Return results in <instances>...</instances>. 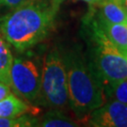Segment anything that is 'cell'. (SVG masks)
Returning <instances> with one entry per match:
<instances>
[{"mask_svg": "<svg viewBox=\"0 0 127 127\" xmlns=\"http://www.w3.org/2000/svg\"><path fill=\"white\" fill-rule=\"evenodd\" d=\"M38 126L42 127H74L77 126L75 122L64 114L60 109H52L48 111L41 121Z\"/></svg>", "mask_w": 127, "mask_h": 127, "instance_id": "cell-11", "label": "cell"}, {"mask_svg": "<svg viewBox=\"0 0 127 127\" xmlns=\"http://www.w3.org/2000/svg\"><path fill=\"white\" fill-rule=\"evenodd\" d=\"M68 78L69 105L75 117L85 122L105 101L104 84L91 62L78 49L62 54Z\"/></svg>", "mask_w": 127, "mask_h": 127, "instance_id": "cell-2", "label": "cell"}, {"mask_svg": "<svg viewBox=\"0 0 127 127\" xmlns=\"http://www.w3.org/2000/svg\"><path fill=\"white\" fill-rule=\"evenodd\" d=\"M41 70L30 59H13L10 68V87L14 93L28 103H38L41 95Z\"/></svg>", "mask_w": 127, "mask_h": 127, "instance_id": "cell-5", "label": "cell"}, {"mask_svg": "<svg viewBox=\"0 0 127 127\" xmlns=\"http://www.w3.org/2000/svg\"><path fill=\"white\" fill-rule=\"evenodd\" d=\"M13 57L9 49L8 41L0 32V81L10 87V68Z\"/></svg>", "mask_w": 127, "mask_h": 127, "instance_id": "cell-10", "label": "cell"}, {"mask_svg": "<svg viewBox=\"0 0 127 127\" xmlns=\"http://www.w3.org/2000/svg\"><path fill=\"white\" fill-rule=\"evenodd\" d=\"M65 0H51V2H52V4L54 6L56 9H59V7H60V5L63 3Z\"/></svg>", "mask_w": 127, "mask_h": 127, "instance_id": "cell-16", "label": "cell"}, {"mask_svg": "<svg viewBox=\"0 0 127 127\" xmlns=\"http://www.w3.org/2000/svg\"><path fill=\"white\" fill-rule=\"evenodd\" d=\"M126 55H127V50H126Z\"/></svg>", "mask_w": 127, "mask_h": 127, "instance_id": "cell-19", "label": "cell"}, {"mask_svg": "<svg viewBox=\"0 0 127 127\" xmlns=\"http://www.w3.org/2000/svg\"><path fill=\"white\" fill-rule=\"evenodd\" d=\"M116 3H118L119 5H121L124 9L127 10V0H113Z\"/></svg>", "mask_w": 127, "mask_h": 127, "instance_id": "cell-17", "label": "cell"}, {"mask_svg": "<svg viewBox=\"0 0 127 127\" xmlns=\"http://www.w3.org/2000/svg\"><path fill=\"white\" fill-rule=\"evenodd\" d=\"M85 122L94 127H127V104L109 100L94 109Z\"/></svg>", "mask_w": 127, "mask_h": 127, "instance_id": "cell-6", "label": "cell"}, {"mask_svg": "<svg viewBox=\"0 0 127 127\" xmlns=\"http://www.w3.org/2000/svg\"><path fill=\"white\" fill-rule=\"evenodd\" d=\"M39 121L27 114L15 118H0V127H28L38 126Z\"/></svg>", "mask_w": 127, "mask_h": 127, "instance_id": "cell-13", "label": "cell"}, {"mask_svg": "<svg viewBox=\"0 0 127 127\" xmlns=\"http://www.w3.org/2000/svg\"><path fill=\"white\" fill-rule=\"evenodd\" d=\"M11 91H10V87L9 85H7L4 82L0 81V101L2 99H4L5 97L10 94Z\"/></svg>", "mask_w": 127, "mask_h": 127, "instance_id": "cell-15", "label": "cell"}, {"mask_svg": "<svg viewBox=\"0 0 127 127\" xmlns=\"http://www.w3.org/2000/svg\"><path fill=\"white\" fill-rule=\"evenodd\" d=\"M59 9L48 0H27L0 17V32L23 53L42 41L55 26Z\"/></svg>", "mask_w": 127, "mask_h": 127, "instance_id": "cell-1", "label": "cell"}, {"mask_svg": "<svg viewBox=\"0 0 127 127\" xmlns=\"http://www.w3.org/2000/svg\"><path fill=\"white\" fill-rule=\"evenodd\" d=\"M32 109L23 99L10 93L0 101V118H15L30 112Z\"/></svg>", "mask_w": 127, "mask_h": 127, "instance_id": "cell-9", "label": "cell"}, {"mask_svg": "<svg viewBox=\"0 0 127 127\" xmlns=\"http://www.w3.org/2000/svg\"><path fill=\"white\" fill-rule=\"evenodd\" d=\"M105 99L127 104V79L106 84L104 86Z\"/></svg>", "mask_w": 127, "mask_h": 127, "instance_id": "cell-12", "label": "cell"}, {"mask_svg": "<svg viewBox=\"0 0 127 127\" xmlns=\"http://www.w3.org/2000/svg\"><path fill=\"white\" fill-rule=\"evenodd\" d=\"M27 0H0V6H4L9 9H14L25 3Z\"/></svg>", "mask_w": 127, "mask_h": 127, "instance_id": "cell-14", "label": "cell"}, {"mask_svg": "<svg viewBox=\"0 0 127 127\" xmlns=\"http://www.w3.org/2000/svg\"><path fill=\"white\" fill-rule=\"evenodd\" d=\"M38 103L52 109L64 108L69 104L68 78L62 53L51 50L45 56L41 68V95Z\"/></svg>", "mask_w": 127, "mask_h": 127, "instance_id": "cell-4", "label": "cell"}, {"mask_svg": "<svg viewBox=\"0 0 127 127\" xmlns=\"http://www.w3.org/2000/svg\"><path fill=\"white\" fill-rule=\"evenodd\" d=\"M83 21L88 27L91 41L88 59L103 81L104 86L127 79V55L105 37L96 23L91 9Z\"/></svg>", "mask_w": 127, "mask_h": 127, "instance_id": "cell-3", "label": "cell"}, {"mask_svg": "<svg viewBox=\"0 0 127 127\" xmlns=\"http://www.w3.org/2000/svg\"><path fill=\"white\" fill-rule=\"evenodd\" d=\"M97 25L103 31L105 37L119 48L123 53L126 55L127 50V23H109L98 19L93 10L91 9Z\"/></svg>", "mask_w": 127, "mask_h": 127, "instance_id": "cell-7", "label": "cell"}, {"mask_svg": "<svg viewBox=\"0 0 127 127\" xmlns=\"http://www.w3.org/2000/svg\"><path fill=\"white\" fill-rule=\"evenodd\" d=\"M95 16L109 23H127V10L113 0H102L91 6Z\"/></svg>", "mask_w": 127, "mask_h": 127, "instance_id": "cell-8", "label": "cell"}, {"mask_svg": "<svg viewBox=\"0 0 127 127\" xmlns=\"http://www.w3.org/2000/svg\"><path fill=\"white\" fill-rule=\"evenodd\" d=\"M81 1H84V2L88 3L90 6H92V5H96L97 3L101 2L102 0H81Z\"/></svg>", "mask_w": 127, "mask_h": 127, "instance_id": "cell-18", "label": "cell"}]
</instances>
